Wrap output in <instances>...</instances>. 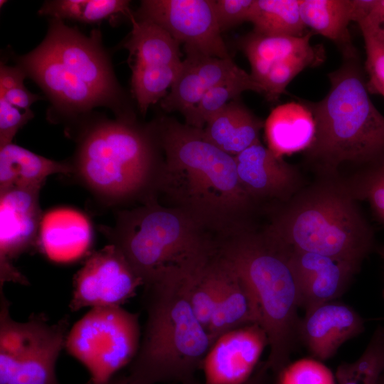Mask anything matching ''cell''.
Listing matches in <instances>:
<instances>
[{
  "label": "cell",
  "instance_id": "1",
  "mask_svg": "<svg viewBox=\"0 0 384 384\" xmlns=\"http://www.w3.org/2000/svg\"><path fill=\"white\" fill-rule=\"evenodd\" d=\"M152 124L164 154L156 199L183 211L218 239L251 225L257 206L240 183L234 156L206 140L202 129L175 119Z\"/></svg>",
  "mask_w": 384,
  "mask_h": 384
},
{
  "label": "cell",
  "instance_id": "2",
  "mask_svg": "<svg viewBox=\"0 0 384 384\" xmlns=\"http://www.w3.org/2000/svg\"><path fill=\"white\" fill-rule=\"evenodd\" d=\"M359 53L342 57L330 73V87L318 102L302 100L314 122L305 161L321 178H339L345 166L356 173L384 164V116L372 102Z\"/></svg>",
  "mask_w": 384,
  "mask_h": 384
},
{
  "label": "cell",
  "instance_id": "3",
  "mask_svg": "<svg viewBox=\"0 0 384 384\" xmlns=\"http://www.w3.org/2000/svg\"><path fill=\"white\" fill-rule=\"evenodd\" d=\"M17 61L64 114L101 106L121 112L122 92L97 30L87 36L53 18L43 41Z\"/></svg>",
  "mask_w": 384,
  "mask_h": 384
},
{
  "label": "cell",
  "instance_id": "4",
  "mask_svg": "<svg viewBox=\"0 0 384 384\" xmlns=\"http://www.w3.org/2000/svg\"><path fill=\"white\" fill-rule=\"evenodd\" d=\"M185 279L168 272L143 285L146 320L125 375L129 384H193L211 344L188 302Z\"/></svg>",
  "mask_w": 384,
  "mask_h": 384
},
{
  "label": "cell",
  "instance_id": "5",
  "mask_svg": "<svg viewBox=\"0 0 384 384\" xmlns=\"http://www.w3.org/2000/svg\"><path fill=\"white\" fill-rule=\"evenodd\" d=\"M341 178H321L279 204L263 230L288 250L361 266L374 248V232Z\"/></svg>",
  "mask_w": 384,
  "mask_h": 384
},
{
  "label": "cell",
  "instance_id": "6",
  "mask_svg": "<svg viewBox=\"0 0 384 384\" xmlns=\"http://www.w3.org/2000/svg\"><path fill=\"white\" fill-rule=\"evenodd\" d=\"M152 124L129 117L102 119L85 127L71 163L73 174L105 203H143L156 199L163 162Z\"/></svg>",
  "mask_w": 384,
  "mask_h": 384
},
{
  "label": "cell",
  "instance_id": "7",
  "mask_svg": "<svg viewBox=\"0 0 384 384\" xmlns=\"http://www.w3.org/2000/svg\"><path fill=\"white\" fill-rule=\"evenodd\" d=\"M217 252L253 292L268 338V369L279 373L299 343L297 282L287 250L250 225L218 240Z\"/></svg>",
  "mask_w": 384,
  "mask_h": 384
},
{
  "label": "cell",
  "instance_id": "8",
  "mask_svg": "<svg viewBox=\"0 0 384 384\" xmlns=\"http://www.w3.org/2000/svg\"><path fill=\"white\" fill-rule=\"evenodd\" d=\"M143 285L173 270L191 273L217 252V238L183 211L156 199L119 210L113 227H101Z\"/></svg>",
  "mask_w": 384,
  "mask_h": 384
},
{
  "label": "cell",
  "instance_id": "9",
  "mask_svg": "<svg viewBox=\"0 0 384 384\" xmlns=\"http://www.w3.org/2000/svg\"><path fill=\"white\" fill-rule=\"evenodd\" d=\"M139 314L121 306L92 308L68 331L65 348L90 375L105 384L129 365L141 341Z\"/></svg>",
  "mask_w": 384,
  "mask_h": 384
},
{
  "label": "cell",
  "instance_id": "10",
  "mask_svg": "<svg viewBox=\"0 0 384 384\" xmlns=\"http://www.w3.org/2000/svg\"><path fill=\"white\" fill-rule=\"evenodd\" d=\"M134 17L165 29L185 52L230 59L213 0H144Z\"/></svg>",
  "mask_w": 384,
  "mask_h": 384
},
{
  "label": "cell",
  "instance_id": "11",
  "mask_svg": "<svg viewBox=\"0 0 384 384\" xmlns=\"http://www.w3.org/2000/svg\"><path fill=\"white\" fill-rule=\"evenodd\" d=\"M142 280L121 250L110 244L91 254L76 273L69 307L121 306L133 297Z\"/></svg>",
  "mask_w": 384,
  "mask_h": 384
},
{
  "label": "cell",
  "instance_id": "12",
  "mask_svg": "<svg viewBox=\"0 0 384 384\" xmlns=\"http://www.w3.org/2000/svg\"><path fill=\"white\" fill-rule=\"evenodd\" d=\"M41 186L14 188L0 193V288L7 282L27 284L12 260L38 242Z\"/></svg>",
  "mask_w": 384,
  "mask_h": 384
},
{
  "label": "cell",
  "instance_id": "13",
  "mask_svg": "<svg viewBox=\"0 0 384 384\" xmlns=\"http://www.w3.org/2000/svg\"><path fill=\"white\" fill-rule=\"evenodd\" d=\"M25 322L22 345L11 368L0 375V384H60L55 369L69 331L68 318L50 324L40 314Z\"/></svg>",
  "mask_w": 384,
  "mask_h": 384
},
{
  "label": "cell",
  "instance_id": "14",
  "mask_svg": "<svg viewBox=\"0 0 384 384\" xmlns=\"http://www.w3.org/2000/svg\"><path fill=\"white\" fill-rule=\"evenodd\" d=\"M234 157L240 183L256 206L265 201L286 203L301 190L298 169L260 141Z\"/></svg>",
  "mask_w": 384,
  "mask_h": 384
},
{
  "label": "cell",
  "instance_id": "15",
  "mask_svg": "<svg viewBox=\"0 0 384 384\" xmlns=\"http://www.w3.org/2000/svg\"><path fill=\"white\" fill-rule=\"evenodd\" d=\"M268 346V338L259 324L228 331L210 347L201 369L205 384H244L254 374Z\"/></svg>",
  "mask_w": 384,
  "mask_h": 384
},
{
  "label": "cell",
  "instance_id": "16",
  "mask_svg": "<svg viewBox=\"0 0 384 384\" xmlns=\"http://www.w3.org/2000/svg\"><path fill=\"white\" fill-rule=\"evenodd\" d=\"M284 249L296 279L299 306L304 311L337 300L361 267L321 254Z\"/></svg>",
  "mask_w": 384,
  "mask_h": 384
},
{
  "label": "cell",
  "instance_id": "17",
  "mask_svg": "<svg viewBox=\"0 0 384 384\" xmlns=\"http://www.w3.org/2000/svg\"><path fill=\"white\" fill-rule=\"evenodd\" d=\"M364 331L365 321L359 313L350 305L334 300L305 311L300 320L299 340L314 359L322 362Z\"/></svg>",
  "mask_w": 384,
  "mask_h": 384
},
{
  "label": "cell",
  "instance_id": "18",
  "mask_svg": "<svg viewBox=\"0 0 384 384\" xmlns=\"http://www.w3.org/2000/svg\"><path fill=\"white\" fill-rule=\"evenodd\" d=\"M250 74L231 58L223 59L197 52H186L180 72L170 92L161 101L166 112L184 113L196 105L210 89L247 79Z\"/></svg>",
  "mask_w": 384,
  "mask_h": 384
},
{
  "label": "cell",
  "instance_id": "19",
  "mask_svg": "<svg viewBox=\"0 0 384 384\" xmlns=\"http://www.w3.org/2000/svg\"><path fill=\"white\" fill-rule=\"evenodd\" d=\"M92 241L91 223L79 210L57 208L43 215L37 242L41 252L50 260H76L87 252Z\"/></svg>",
  "mask_w": 384,
  "mask_h": 384
},
{
  "label": "cell",
  "instance_id": "20",
  "mask_svg": "<svg viewBox=\"0 0 384 384\" xmlns=\"http://www.w3.org/2000/svg\"><path fill=\"white\" fill-rule=\"evenodd\" d=\"M218 258L220 284L208 327L211 346L228 331L261 322L259 305L251 289L219 256Z\"/></svg>",
  "mask_w": 384,
  "mask_h": 384
},
{
  "label": "cell",
  "instance_id": "21",
  "mask_svg": "<svg viewBox=\"0 0 384 384\" xmlns=\"http://www.w3.org/2000/svg\"><path fill=\"white\" fill-rule=\"evenodd\" d=\"M264 125L265 122L238 99L211 117L202 131L212 144L235 156L260 141Z\"/></svg>",
  "mask_w": 384,
  "mask_h": 384
},
{
  "label": "cell",
  "instance_id": "22",
  "mask_svg": "<svg viewBox=\"0 0 384 384\" xmlns=\"http://www.w3.org/2000/svg\"><path fill=\"white\" fill-rule=\"evenodd\" d=\"M264 128L268 149L281 157L306 150L315 129L312 115L302 100L276 107Z\"/></svg>",
  "mask_w": 384,
  "mask_h": 384
},
{
  "label": "cell",
  "instance_id": "23",
  "mask_svg": "<svg viewBox=\"0 0 384 384\" xmlns=\"http://www.w3.org/2000/svg\"><path fill=\"white\" fill-rule=\"evenodd\" d=\"M132 28L124 43L129 50L131 70H152L182 63L179 43L165 29L131 14Z\"/></svg>",
  "mask_w": 384,
  "mask_h": 384
},
{
  "label": "cell",
  "instance_id": "24",
  "mask_svg": "<svg viewBox=\"0 0 384 384\" xmlns=\"http://www.w3.org/2000/svg\"><path fill=\"white\" fill-rule=\"evenodd\" d=\"M73 174L71 164L36 154L15 144L0 148V193L14 188L41 186L55 174Z\"/></svg>",
  "mask_w": 384,
  "mask_h": 384
},
{
  "label": "cell",
  "instance_id": "25",
  "mask_svg": "<svg viewBox=\"0 0 384 384\" xmlns=\"http://www.w3.org/2000/svg\"><path fill=\"white\" fill-rule=\"evenodd\" d=\"M300 11L306 28L333 41L342 57L358 54L348 30L354 21V0H301Z\"/></svg>",
  "mask_w": 384,
  "mask_h": 384
},
{
  "label": "cell",
  "instance_id": "26",
  "mask_svg": "<svg viewBox=\"0 0 384 384\" xmlns=\"http://www.w3.org/2000/svg\"><path fill=\"white\" fill-rule=\"evenodd\" d=\"M24 71L1 64L0 148L12 143L17 132L33 117L31 105L41 97L24 85Z\"/></svg>",
  "mask_w": 384,
  "mask_h": 384
},
{
  "label": "cell",
  "instance_id": "27",
  "mask_svg": "<svg viewBox=\"0 0 384 384\" xmlns=\"http://www.w3.org/2000/svg\"><path fill=\"white\" fill-rule=\"evenodd\" d=\"M312 35L308 32L299 37L270 36L252 31L240 39L239 46L250 63V75L261 86L274 65L309 49Z\"/></svg>",
  "mask_w": 384,
  "mask_h": 384
},
{
  "label": "cell",
  "instance_id": "28",
  "mask_svg": "<svg viewBox=\"0 0 384 384\" xmlns=\"http://www.w3.org/2000/svg\"><path fill=\"white\" fill-rule=\"evenodd\" d=\"M301 0H255L249 21L253 31L270 36H302Z\"/></svg>",
  "mask_w": 384,
  "mask_h": 384
},
{
  "label": "cell",
  "instance_id": "29",
  "mask_svg": "<svg viewBox=\"0 0 384 384\" xmlns=\"http://www.w3.org/2000/svg\"><path fill=\"white\" fill-rule=\"evenodd\" d=\"M129 1L126 0H55L46 1L38 14L60 20L96 23L118 14L129 18Z\"/></svg>",
  "mask_w": 384,
  "mask_h": 384
},
{
  "label": "cell",
  "instance_id": "30",
  "mask_svg": "<svg viewBox=\"0 0 384 384\" xmlns=\"http://www.w3.org/2000/svg\"><path fill=\"white\" fill-rule=\"evenodd\" d=\"M220 284V263L216 254L183 281V287L197 319L208 331Z\"/></svg>",
  "mask_w": 384,
  "mask_h": 384
},
{
  "label": "cell",
  "instance_id": "31",
  "mask_svg": "<svg viewBox=\"0 0 384 384\" xmlns=\"http://www.w3.org/2000/svg\"><path fill=\"white\" fill-rule=\"evenodd\" d=\"M384 368V326L374 330L362 354L354 361L341 363L336 371V384H377Z\"/></svg>",
  "mask_w": 384,
  "mask_h": 384
},
{
  "label": "cell",
  "instance_id": "32",
  "mask_svg": "<svg viewBox=\"0 0 384 384\" xmlns=\"http://www.w3.org/2000/svg\"><path fill=\"white\" fill-rule=\"evenodd\" d=\"M247 90L262 94V87L252 76L210 89L196 105L182 114L185 123L203 129L211 117L221 111L231 101L240 99V95Z\"/></svg>",
  "mask_w": 384,
  "mask_h": 384
},
{
  "label": "cell",
  "instance_id": "33",
  "mask_svg": "<svg viewBox=\"0 0 384 384\" xmlns=\"http://www.w3.org/2000/svg\"><path fill=\"white\" fill-rule=\"evenodd\" d=\"M324 58L323 48L311 46L309 49L277 63L261 84L262 94L267 101L276 102L299 73L306 68L319 65Z\"/></svg>",
  "mask_w": 384,
  "mask_h": 384
},
{
  "label": "cell",
  "instance_id": "34",
  "mask_svg": "<svg viewBox=\"0 0 384 384\" xmlns=\"http://www.w3.org/2000/svg\"><path fill=\"white\" fill-rule=\"evenodd\" d=\"M182 65V63H181ZM164 66L154 70H132V91L141 113L163 99L175 82L181 68Z\"/></svg>",
  "mask_w": 384,
  "mask_h": 384
},
{
  "label": "cell",
  "instance_id": "35",
  "mask_svg": "<svg viewBox=\"0 0 384 384\" xmlns=\"http://www.w3.org/2000/svg\"><path fill=\"white\" fill-rule=\"evenodd\" d=\"M357 200L369 203L374 214L384 224V164L365 169L343 179Z\"/></svg>",
  "mask_w": 384,
  "mask_h": 384
},
{
  "label": "cell",
  "instance_id": "36",
  "mask_svg": "<svg viewBox=\"0 0 384 384\" xmlns=\"http://www.w3.org/2000/svg\"><path fill=\"white\" fill-rule=\"evenodd\" d=\"M279 375L278 384H336L331 370L314 358L289 363Z\"/></svg>",
  "mask_w": 384,
  "mask_h": 384
},
{
  "label": "cell",
  "instance_id": "37",
  "mask_svg": "<svg viewBox=\"0 0 384 384\" xmlns=\"http://www.w3.org/2000/svg\"><path fill=\"white\" fill-rule=\"evenodd\" d=\"M354 21L362 35L384 47V0H354Z\"/></svg>",
  "mask_w": 384,
  "mask_h": 384
},
{
  "label": "cell",
  "instance_id": "38",
  "mask_svg": "<svg viewBox=\"0 0 384 384\" xmlns=\"http://www.w3.org/2000/svg\"><path fill=\"white\" fill-rule=\"evenodd\" d=\"M363 38L368 90L369 93L378 94L384 97V47L368 36L363 35Z\"/></svg>",
  "mask_w": 384,
  "mask_h": 384
},
{
  "label": "cell",
  "instance_id": "39",
  "mask_svg": "<svg viewBox=\"0 0 384 384\" xmlns=\"http://www.w3.org/2000/svg\"><path fill=\"white\" fill-rule=\"evenodd\" d=\"M255 0H217L215 10L221 32L249 21Z\"/></svg>",
  "mask_w": 384,
  "mask_h": 384
},
{
  "label": "cell",
  "instance_id": "40",
  "mask_svg": "<svg viewBox=\"0 0 384 384\" xmlns=\"http://www.w3.org/2000/svg\"><path fill=\"white\" fill-rule=\"evenodd\" d=\"M105 384H129V383H128L126 376L124 375V376H119V377L114 376Z\"/></svg>",
  "mask_w": 384,
  "mask_h": 384
},
{
  "label": "cell",
  "instance_id": "41",
  "mask_svg": "<svg viewBox=\"0 0 384 384\" xmlns=\"http://www.w3.org/2000/svg\"><path fill=\"white\" fill-rule=\"evenodd\" d=\"M377 384H384V368L378 378Z\"/></svg>",
  "mask_w": 384,
  "mask_h": 384
},
{
  "label": "cell",
  "instance_id": "42",
  "mask_svg": "<svg viewBox=\"0 0 384 384\" xmlns=\"http://www.w3.org/2000/svg\"><path fill=\"white\" fill-rule=\"evenodd\" d=\"M378 253L384 259V245L378 249Z\"/></svg>",
  "mask_w": 384,
  "mask_h": 384
}]
</instances>
